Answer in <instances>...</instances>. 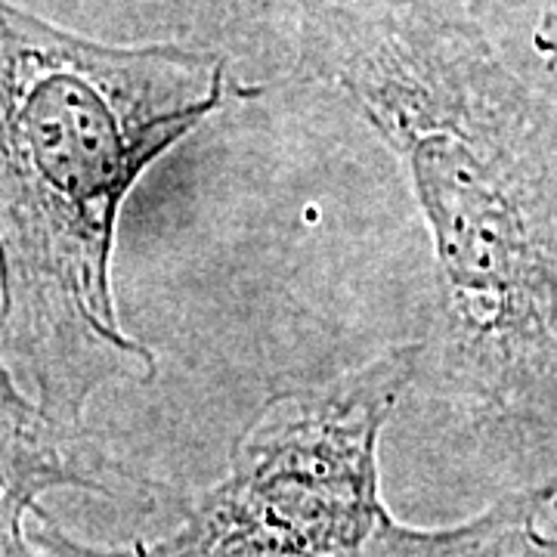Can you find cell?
Segmentation results:
<instances>
[{"mask_svg":"<svg viewBox=\"0 0 557 557\" xmlns=\"http://www.w3.org/2000/svg\"><path fill=\"white\" fill-rule=\"evenodd\" d=\"M397 156L434 251L418 384L505 493L557 480V65L437 0H251Z\"/></svg>","mask_w":557,"mask_h":557,"instance_id":"obj_1","label":"cell"},{"mask_svg":"<svg viewBox=\"0 0 557 557\" xmlns=\"http://www.w3.org/2000/svg\"><path fill=\"white\" fill-rule=\"evenodd\" d=\"M62 486L131 496L146 508H156L161 496H174L156 480L109 461L97 446L72 437V428L22 399L0 357V557H35L25 545V518L28 511L38 515L44 493Z\"/></svg>","mask_w":557,"mask_h":557,"instance_id":"obj_4","label":"cell"},{"mask_svg":"<svg viewBox=\"0 0 557 557\" xmlns=\"http://www.w3.org/2000/svg\"><path fill=\"white\" fill-rule=\"evenodd\" d=\"M418 372L412 341L276 391L233 443L226 474L177 498L180 523L164 536L94 548L38 511L32 539L50 557H456L465 523L416 530L381 498V434Z\"/></svg>","mask_w":557,"mask_h":557,"instance_id":"obj_3","label":"cell"},{"mask_svg":"<svg viewBox=\"0 0 557 557\" xmlns=\"http://www.w3.org/2000/svg\"><path fill=\"white\" fill-rule=\"evenodd\" d=\"M456 557H557V480L505 493L465 520Z\"/></svg>","mask_w":557,"mask_h":557,"instance_id":"obj_5","label":"cell"},{"mask_svg":"<svg viewBox=\"0 0 557 557\" xmlns=\"http://www.w3.org/2000/svg\"><path fill=\"white\" fill-rule=\"evenodd\" d=\"M508 47L557 65V0H437Z\"/></svg>","mask_w":557,"mask_h":557,"instance_id":"obj_6","label":"cell"},{"mask_svg":"<svg viewBox=\"0 0 557 557\" xmlns=\"http://www.w3.org/2000/svg\"><path fill=\"white\" fill-rule=\"evenodd\" d=\"M226 97L218 50L102 44L0 0V357L62 428L102 387L159 375L115 313L121 208Z\"/></svg>","mask_w":557,"mask_h":557,"instance_id":"obj_2","label":"cell"}]
</instances>
